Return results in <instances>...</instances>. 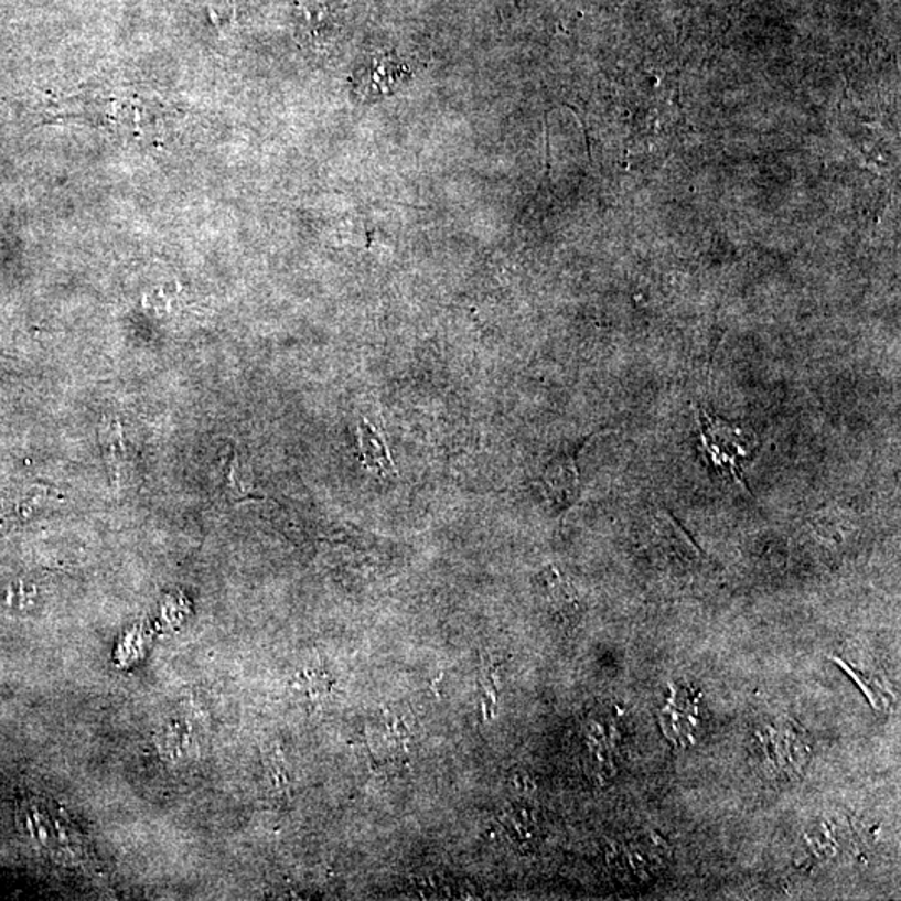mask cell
I'll return each mask as SVG.
<instances>
[{"label":"cell","mask_w":901,"mask_h":901,"mask_svg":"<svg viewBox=\"0 0 901 901\" xmlns=\"http://www.w3.org/2000/svg\"><path fill=\"white\" fill-rule=\"evenodd\" d=\"M701 446L706 461L717 468L721 476L744 484L743 466L757 453L758 441L747 426L733 425L701 409Z\"/></svg>","instance_id":"obj_1"},{"label":"cell","mask_w":901,"mask_h":901,"mask_svg":"<svg viewBox=\"0 0 901 901\" xmlns=\"http://www.w3.org/2000/svg\"><path fill=\"white\" fill-rule=\"evenodd\" d=\"M766 751L768 760L779 770L790 775H800L808 763V743L802 737V731L795 730L792 723L782 728H771L761 737Z\"/></svg>","instance_id":"obj_2"},{"label":"cell","mask_w":901,"mask_h":901,"mask_svg":"<svg viewBox=\"0 0 901 901\" xmlns=\"http://www.w3.org/2000/svg\"><path fill=\"white\" fill-rule=\"evenodd\" d=\"M409 77V69L395 55L384 54L373 58L366 69L356 74L354 90L364 99H377L395 93Z\"/></svg>","instance_id":"obj_3"},{"label":"cell","mask_w":901,"mask_h":901,"mask_svg":"<svg viewBox=\"0 0 901 901\" xmlns=\"http://www.w3.org/2000/svg\"><path fill=\"white\" fill-rule=\"evenodd\" d=\"M357 457L361 464L379 480L398 476L386 438L380 429L366 419L357 426Z\"/></svg>","instance_id":"obj_4"},{"label":"cell","mask_w":901,"mask_h":901,"mask_svg":"<svg viewBox=\"0 0 901 901\" xmlns=\"http://www.w3.org/2000/svg\"><path fill=\"white\" fill-rule=\"evenodd\" d=\"M543 486L556 507L566 510L571 506L579 494L575 454L566 453L553 458L543 471Z\"/></svg>","instance_id":"obj_5"},{"label":"cell","mask_w":901,"mask_h":901,"mask_svg":"<svg viewBox=\"0 0 901 901\" xmlns=\"http://www.w3.org/2000/svg\"><path fill=\"white\" fill-rule=\"evenodd\" d=\"M662 725L669 740L678 744L691 743L696 728L695 693L685 688L673 689L672 699L662 715Z\"/></svg>","instance_id":"obj_6"},{"label":"cell","mask_w":901,"mask_h":901,"mask_svg":"<svg viewBox=\"0 0 901 901\" xmlns=\"http://www.w3.org/2000/svg\"><path fill=\"white\" fill-rule=\"evenodd\" d=\"M223 493L233 503L259 501L265 497L261 491L254 486L253 478L249 476L246 468L240 463L239 453H237L236 449H229L226 463H224Z\"/></svg>","instance_id":"obj_7"},{"label":"cell","mask_w":901,"mask_h":901,"mask_svg":"<svg viewBox=\"0 0 901 901\" xmlns=\"http://www.w3.org/2000/svg\"><path fill=\"white\" fill-rule=\"evenodd\" d=\"M100 446H103L104 460H106L110 480L117 483L120 480V468L126 457V444H124L122 428L116 419H104L103 428H100Z\"/></svg>","instance_id":"obj_8"},{"label":"cell","mask_w":901,"mask_h":901,"mask_svg":"<svg viewBox=\"0 0 901 901\" xmlns=\"http://www.w3.org/2000/svg\"><path fill=\"white\" fill-rule=\"evenodd\" d=\"M159 748L171 761H181L192 750L191 734L181 723L165 725L159 733Z\"/></svg>","instance_id":"obj_9"},{"label":"cell","mask_w":901,"mask_h":901,"mask_svg":"<svg viewBox=\"0 0 901 901\" xmlns=\"http://www.w3.org/2000/svg\"><path fill=\"white\" fill-rule=\"evenodd\" d=\"M835 662L838 663V665H840L841 668H844L845 672H847L848 675L855 679V682H857V685L860 686L861 689H864L865 695H867V698L870 699L871 706H873L875 710H883L884 706L890 705L891 699L890 696H888V693H884L881 686L875 685V682H871V679L868 678V675H864V673L858 672V669L851 668L850 665L841 662V659H835Z\"/></svg>","instance_id":"obj_10"}]
</instances>
